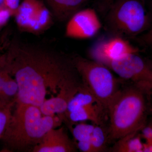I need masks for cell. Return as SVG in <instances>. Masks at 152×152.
Returning a JSON list of instances; mask_svg holds the SVG:
<instances>
[{"instance_id": "cell-13", "label": "cell", "mask_w": 152, "mask_h": 152, "mask_svg": "<svg viewBox=\"0 0 152 152\" xmlns=\"http://www.w3.org/2000/svg\"><path fill=\"white\" fill-rule=\"evenodd\" d=\"M41 2L40 0H23L16 12L17 24L23 31L32 33L35 17Z\"/></svg>"}, {"instance_id": "cell-6", "label": "cell", "mask_w": 152, "mask_h": 152, "mask_svg": "<svg viewBox=\"0 0 152 152\" xmlns=\"http://www.w3.org/2000/svg\"><path fill=\"white\" fill-rule=\"evenodd\" d=\"M121 79L151 94L152 89V60L142 56L139 52L132 53L103 64Z\"/></svg>"}, {"instance_id": "cell-9", "label": "cell", "mask_w": 152, "mask_h": 152, "mask_svg": "<svg viewBox=\"0 0 152 152\" xmlns=\"http://www.w3.org/2000/svg\"><path fill=\"white\" fill-rule=\"evenodd\" d=\"M77 151L64 127L52 129L45 135L33 152H75Z\"/></svg>"}, {"instance_id": "cell-27", "label": "cell", "mask_w": 152, "mask_h": 152, "mask_svg": "<svg viewBox=\"0 0 152 152\" xmlns=\"http://www.w3.org/2000/svg\"><path fill=\"white\" fill-rule=\"evenodd\" d=\"M151 97L152 98V89L151 90Z\"/></svg>"}, {"instance_id": "cell-15", "label": "cell", "mask_w": 152, "mask_h": 152, "mask_svg": "<svg viewBox=\"0 0 152 152\" xmlns=\"http://www.w3.org/2000/svg\"><path fill=\"white\" fill-rule=\"evenodd\" d=\"M97 103L100 104L92 93L83 84L69 102L65 116L82 107Z\"/></svg>"}, {"instance_id": "cell-19", "label": "cell", "mask_w": 152, "mask_h": 152, "mask_svg": "<svg viewBox=\"0 0 152 152\" xmlns=\"http://www.w3.org/2000/svg\"><path fill=\"white\" fill-rule=\"evenodd\" d=\"M15 103L0 107V138H1L8 125Z\"/></svg>"}, {"instance_id": "cell-4", "label": "cell", "mask_w": 152, "mask_h": 152, "mask_svg": "<svg viewBox=\"0 0 152 152\" xmlns=\"http://www.w3.org/2000/svg\"><path fill=\"white\" fill-rule=\"evenodd\" d=\"M106 29L113 37H137L147 31L151 20L140 0H116L108 10Z\"/></svg>"}, {"instance_id": "cell-3", "label": "cell", "mask_w": 152, "mask_h": 152, "mask_svg": "<svg viewBox=\"0 0 152 152\" xmlns=\"http://www.w3.org/2000/svg\"><path fill=\"white\" fill-rule=\"evenodd\" d=\"M151 94L132 84L121 88L108 109L109 142L138 132L147 123Z\"/></svg>"}, {"instance_id": "cell-8", "label": "cell", "mask_w": 152, "mask_h": 152, "mask_svg": "<svg viewBox=\"0 0 152 152\" xmlns=\"http://www.w3.org/2000/svg\"><path fill=\"white\" fill-rule=\"evenodd\" d=\"M137 52H139L138 49L124 38L113 37L112 39L97 44L91 49L89 53L91 59L104 64Z\"/></svg>"}, {"instance_id": "cell-22", "label": "cell", "mask_w": 152, "mask_h": 152, "mask_svg": "<svg viewBox=\"0 0 152 152\" xmlns=\"http://www.w3.org/2000/svg\"><path fill=\"white\" fill-rule=\"evenodd\" d=\"M3 3L10 10L16 12L20 6V0H3Z\"/></svg>"}, {"instance_id": "cell-5", "label": "cell", "mask_w": 152, "mask_h": 152, "mask_svg": "<svg viewBox=\"0 0 152 152\" xmlns=\"http://www.w3.org/2000/svg\"><path fill=\"white\" fill-rule=\"evenodd\" d=\"M72 56L83 84L108 113L109 107L121 88L118 79L103 64L80 55Z\"/></svg>"}, {"instance_id": "cell-2", "label": "cell", "mask_w": 152, "mask_h": 152, "mask_svg": "<svg viewBox=\"0 0 152 152\" xmlns=\"http://www.w3.org/2000/svg\"><path fill=\"white\" fill-rule=\"evenodd\" d=\"M14 107L1 138L8 151L33 152L49 130L60 126L63 123L62 116L45 115L37 106L15 102Z\"/></svg>"}, {"instance_id": "cell-21", "label": "cell", "mask_w": 152, "mask_h": 152, "mask_svg": "<svg viewBox=\"0 0 152 152\" xmlns=\"http://www.w3.org/2000/svg\"><path fill=\"white\" fill-rule=\"evenodd\" d=\"M77 148L83 152H94V148L90 141L75 142Z\"/></svg>"}, {"instance_id": "cell-7", "label": "cell", "mask_w": 152, "mask_h": 152, "mask_svg": "<svg viewBox=\"0 0 152 152\" xmlns=\"http://www.w3.org/2000/svg\"><path fill=\"white\" fill-rule=\"evenodd\" d=\"M96 12L93 9L80 10L68 21L66 37L72 39H85L94 37L102 28Z\"/></svg>"}, {"instance_id": "cell-18", "label": "cell", "mask_w": 152, "mask_h": 152, "mask_svg": "<svg viewBox=\"0 0 152 152\" xmlns=\"http://www.w3.org/2000/svg\"><path fill=\"white\" fill-rule=\"evenodd\" d=\"M70 130L75 140V142L88 141L91 140L95 124L81 123L75 124V123L66 124Z\"/></svg>"}, {"instance_id": "cell-10", "label": "cell", "mask_w": 152, "mask_h": 152, "mask_svg": "<svg viewBox=\"0 0 152 152\" xmlns=\"http://www.w3.org/2000/svg\"><path fill=\"white\" fill-rule=\"evenodd\" d=\"M83 83L64 87L55 96L46 100L39 107L45 115H60L65 117L68 104Z\"/></svg>"}, {"instance_id": "cell-23", "label": "cell", "mask_w": 152, "mask_h": 152, "mask_svg": "<svg viewBox=\"0 0 152 152\" xmlns=\"http://www.w3.org/2000/svg\"><path fill=\"white\" fill-rule=\"evenodd\" d=\"M10 16L9 9H0V25L5 23Z\"/></svg>"}, {"instance_id": "cell-25", "label": "cell", "mask_w": 152, "mask_h": 152, "mask_svg": "<svg viewBox=\"0 0 152 152\" xmlns=\"http://www.w3.org/2000/svg\"><path fill=\"white\" fill-rule=\"evenodd\" d=\"M114 1L115 0H102V8H103L104 10H108L115 2Z\"/></svg>"}, {"instance_id": "cell-26", "label": "cell", "mask_w": 152, "mask_h": 152, "mask_svg": "<svg viewBox=\"0 0 152 152\" xmlns=\"http://www.w3.org/2000/svg\"><path fill=\"white\" fill-rule=\"evenodd\" d=\"M5 105H7L3 104H2L1 103V102H0V107H1V106H5Z\"/></svg>"}, {"instance_id": "cell-1", "label": "cell", "mask_w": 152, "mask_h": 152, "mask_svg": "<svg viewBox=\"0 0 152 152\" xmlns=\"http://www.w3.org/2000/svg\"><path fill=\"white\" fill-rule=\"evenodd\" d=\"M4 66L18 84V103L40 107L49 95L82 82L72 55L46 44L18 42Z\"/></svg>"}, {"instance_id": "cell-14", "label": "cell", "mask_w": 152, "mask_h": 152, "mask_svg": "<svg viewBox=\"0 0 152 152\" xmlns=\"http://www.w3.org/2000/svg\"><path fill=\"white\" fill-rule=\"evenodd\" d=\"M138 132L132 133L116 141L109 152H143V144L141 140V135Z\"/></svg>"}, {"instance_id": "cell-16", "label": "cell", "mask_w": 152, "mask_h": 152, "mask_svg": "<svg viewBox=\"0 0 152 152\" xmlns=\"http://www.w3.org/2000/svg\"><path fill=\"white\" fill-rule=\"evenodd\" d=\"M90 141L94 152L109 151L108 144L110 142L107 127L104 124H95Z\"/></svg>"}, {"instance_id": "cell-28", "label": "cell", "mask_w": 152, "mask_h": 152, "mask_svg": "<svg viewBox=\"0 0 152 152\" xmlns=\"http://www.w3.org/2000/svg\"><path fill=\"white\" fill-rule=\"evenodd\" d=\"M151 9L152 10V0L151 1Z\"/></svg>"}, {"instance_id": "cell-11", "label": "cell", "mask_w": 152, "mask_h": 152, "mask_svg": "<svg viewBox=\"0 0 152 152\" xmlns=\"http://www.w3.org/2000/svg\"><path fill=\"white\" fill-rule=\"evenodd\" d=\"M106 117H108L107 110L99 104L88 105L75 110L66 114L63 123H77L89 121L95 124H104Z\"/></svg>"}, {"instance_id": "cell-17", "label": "cell", "mask_w": 152, "mask_h": 152, "mask_svg": "<svg viewBox=\"0 0 152 152\" xmlns=\"http://www.w3.org/2000/svg\"><path fill=\"white\" fill-rule=\"evenodd\" d=\"M50 11L41 2L35 17L33 34H37L47 30L53 21Z\"/></svg>"}, {"instance_id": "cell-24", "label": "cell", "mask_w": 152, "mask_h": 152, "mask_svg": "<svg viewBox=\"0 0 152 152\" xmlns=\"http://www.w3.org/2000/svg\"><path fill=\"white\" fill-rule=\"evenodd\" d=\"M7 74L8 73L4 70L2 71H0V102L5 105H6V104H4L2 101V94L4 82Z\"/></svg>"}, {"instance_id": "cell-12", "label": "cell", "mask_w": 152, "mask_h": 152, "mask_svg": "<svg viewBox=\"0 0 152 152\" xmlns=\"http://www.w3.org/2000/svg\"><path fill=\"white\" fill-rule=\"evenodd\" d=\"M52 15L58 21L67 22L81 10L87 0H46Z\"/></svg>"}, {"instance_id": "cell-20", "label": "cell", "mask_w": 152, "mask_h": 152, "mask_svg": "<svg viewBox=\"0 0 152 152\" xmlns=\"http://www.w3.org/2000/svg\"><path fill=\"white\" fill-rule=\"evenodd\" d=\"M137 38L140 44L152 50V28Z\"/></svg>"}]
</instances>
